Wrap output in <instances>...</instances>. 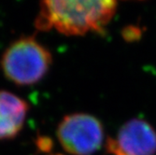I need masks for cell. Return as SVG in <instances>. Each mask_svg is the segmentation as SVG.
<instances>
[{
    "mask_svg": "<svg viewBox=\"0 0 156 155\" xmlns=\"http://www.w3.org/2000/svg\"><path fill=\"white\" fill-rule=\"evenodd\" d=\"M52 59L47 48L33 37H22L7 48L1 59L5 77L19 86L37 83L48 73Z\"/></svg>",
    "mask_w": 156,
    "mask_h": 155,
    "instance_id": "7a4b0ae2",
    "label": "cell"
},
{
    "mask_svg": "<svg viewBox=\"0 0 156 155\" xmlns=\"http://www.w3.org/2000/svg\"><path fill=\"white\" fill-rule=\"evenodd\" d=\"M28 104L16 94L0 91V140L12 139L23 127Z\"/></svg>",
    "mask_w": 156,
    "mask_h": 155,
    "instance_id": "5b68a950",
    "label": "cell"
},
{
    "mask_svg": "<svg viewBox=\"0 0 156 155\" xmlns=\"http://www.w3.org/2000/svg\"><path fill=\"white\" fill-rule=\"evenodd\" d=\"M106 149L112 155H155L156 132L147 122L133 119L122 126L116 138H108Z\"/></svg>",
    "mask_w": 156,
    "mask_h": 155,
    "instance_id": "277c9868",
    "label": "cell"
},
{
    "mask_svg": "<svg viewBox=\"0 0 156 155\" xmlns=\"http://www.w3.org/2000/svg\"><path fill=\"white\" fill-rule=\"evenodd\" d=\"M117 0H42L37 27L66 36L100 32L109 23Z\"/></svg>",
    "mask_w": 156,
    "mask_h": 155,
    "instance_id": "6da1fadb",
    "label": "cell"
},
{
    "mask_svg": "<svg viewBox=\"0 0 156 155\" xmlns=\"http://www.w3.org/2000/svg\"><path fill=\"white\" fill-rule=\"evenodd\" d=\"M57 138L67 153L91 155L101 148L104 130L95 117L86 113H74L65 116L60 122Z\"/></svg>",
    "mask_w": 156,
    "mask_h": 155,
    "instance_id": "3957f363",
    "label": "cell"
}]
</instances>
